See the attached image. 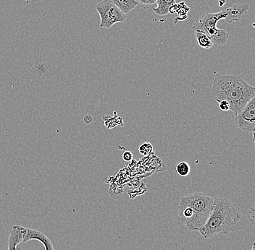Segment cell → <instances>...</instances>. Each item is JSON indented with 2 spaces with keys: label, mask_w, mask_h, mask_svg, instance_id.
I'll use <instances>...</instances> for the list:
<instances>
[{
  "label": "cell",
  "mask_w": 255,
  "mask_h": 250,
  "mask_svg": "<svg viewBox=\"0 0 255 250\" xmlns=\"http://www.w3.org/2000/svg\"><path fill=\"white\" fill-rule=\"evenodd\" d=\"M212 97L217 102L223 100L229 102V111L236 116L255 97V87L247 83L240 76L223 75L213 81Z\"/></svg>",
  "instance_id": "obj_1"
},
{
  "label": "cell",
  "mask_w": 255,
  "mask_h": 250,
  "mask_svg": "<svg viewBox=\"0 0 255 250\" xmlns=\"http://www.w3.org/2000/svg\"><path fill=\"white\" fill-rule=\"evenodd\" d=\"M213 210L206 223L199 232L204 238L209 239L216 235H228L234 232L241 216L233 206L230 200L215 197Z\"/></svg>",
  "instance_id": "obj_2"
},
{
  "label": "cell",
  "mask_w": 255,
  "mask_h": 250,
  "mask_svg": "<svg viewBox=\"0 0 255 250\" xmlns=\"http://www.w3.org/2000/svg\"><path fill=\"white\" fill-rule=\"evenodd\" d=\"M214 199L201 192L183 196L179 200L178 216L181 224L191 231H199L213 210Z\"/></svg>",
  "instance_id": "obj_3"
},
{
  "label": "cell",
  "mask_w": 255,
  "mask_h": 250,
  "mask_svg": "<svg viewBox=\"0 0 255 250\" xmlns=\"http://www.w3.org/2000/svg\"><path fill=\"white\" fill-rule=\"evenodd\" d=\"M96 9L100 17V27L111 28L118 23H124L127 15L119 9L112 0H103L96 5Z\"/></svg>",
  "instance_id": "obj_4"
},
{
  "label": "cell",
  "mask_w": 255,
  "mask_h": 250,
  "mask_svg": "<svg viewBox=\"0 0 255 250\" xmlns=\"http://www.w3.org/2000/svg\"><path fill=\"white\" fill-rule=\"evenodd\" d=\"M234 123L242 131L253 133V142H255V97L252 98L244 109L235 116Z\"/></svg>",
  "instance_id": "obj_5"
},
{
  "label": "cell",
  "mask_w": 255,
  "mask_h": 250,
  "mask_svg": "<svg viewBox=\"0 0 255 250\" xmlns=\"http://www.w3.org/2000/svg\"><path fill=\"white\" fill-rule=\"evenodd\" d=\"M227 16V12L226 10L221 12H207L202 16L200 18L197 19L192 27L193 31H200L205 32L210 29H214L217 28V23L221 20H223Z\"/></svg>",
  "instance_id": "obj_6"
},
{
  "label": "cell",
  "mask_w": 255,
  "mask_h": 250,
  "mask_svg": "<svg viewBox=\"0 0 255 250\" xmlns=\"http://www.w3.org/2000/svg\"><path fill=\"white\" fill-rule=\"evenodd\" d=\"M249 9H250V7L246 3L234 4L232 7L226 9L227 12V16L223 20L227 23L239 21L248 13Z\"/></svg>",
  "instance_id": "obj_7"
},
{
  "label": "cell",
  "mask_w": 255,
  "mask_h": 250,
  "mask_svg": "<svg viewBox=\"0 0 255 250\" xmlns=\"http://www.w3.org/2000/svg\"><path fill=\"white\" fill-rule=\"evenodd\" d=\"M31 240H38L44 247L45 250H54L53 244L52 241L44 235L42 232L39 231L34 230V229H26V233L23 239V243H27Z\"/></svg>",
  "instance_id": "obj_8"
},
{
  "label": "cell",
  "mask_w": 255,
  "mask_h": 250,
  "mask_svg": "<svg viewBox=\"0 0 255 250\" xmlns=\"http://www.w3.org/2000/svg\"><path fill=\"white\" fill-rule=\"evenodd\" d=\"M26 233V228L21 226H13L11 229L8 239V250H19L17 246L20 243H23V239Z\"/></svg>",
  "instance_id": "obj_9"
},
{
  "label": "cell",
  "mask_w": 255,
  "mask_h": 250,
  "mask_svg": "<svg viewBox=\"0 0 255 250\" xmlns=\"http://www.w3.org/2000/svg\"><path fill=\"white\" fill-rule=\"evenodd\" d=\"M155 3H157V7L152 8L154 13L159 16H165L169 14V9L175 4V0H157Z\"/></svg>",
  "instance_id": "obj_10"
},
{
  "label": "cell",
  "mask_w": 255,
  "mask_h": 250,
  "mask_svg": "<svg viewBox=\"0 0 255 250\" xmlns=\"http://www.w3.org/2000/svg\"><path fill=\"white\" fill-rule=\"evenodd\" d=\"M112 1L126 15L129 13L132 9H134L139 4L137 0H112Z\"/></svg>",
  "instance_id": "obj_11"
},
{
  "label": "cell",
  "mask_w": 255,
  "mask_h": 250,
  "mask_svg": "<svg viewBox=\"0 0 255 250\" xmlns=\"http://www.w3.org/2000/svg\"><path fill=\"white\" fill-rule=\"evenodd\" d=\"M189 11V7H187L185 2L175 3V4L172 5L169 9V13L173 14L177 12L178 14V17L176 18H179L180 17H183V18H187V12Z\"/></svg>",
  "instance_id": "obj_12"
},
{
  "label": "cell",
  "mask_w": 255,
  "mask_h": 250,
  "mask_svg": "<svg viewBox=\"0 0 255 250\" xmlns=\"http://www.w3.org/2000/svg\"><path fill=\"white\" fill-rule=\"evenodd\" d=\"M194 32L199 47L205 49H209L213 47V43L205 33L200 31H194Z\"/></svg>",
  "instance_id": "obj_13"
},
{
  "label": "cell",
  "mask_w": 255,
  "mask_h": 250,
  "mask_svg": "<svg viewBox=\"0 0 255 250\" xmlns=\"http://www.w3.org/2000/svg\"><path fill=\"white\" fill-rule=\"evenodd\" d=\"M175 170H176L177 173H178L180 176H181V177H186V176H189V173H190V165L186 162H181L176 165Z\"/></svg>",
  "instance_id": "obj_14"
},
{
  "label": "cell",
  "mask_w": 255,
  "mask_h": 250,
  "mask_svg": "<svg viewBox=\"0 0 255 250\" xmlns=\"http://www.w3.org/2000/svg\"><path fill=\"white\" fill-rule=\"evenodd\" d=\"M152 146H151V143H149V142L143 143V144H141L138 147V151H139L140 154H142L143 156L149 155V154L152 152Z\"/></svg>",
  "instance_id": "obj_15"
},
{
  "label": "cell",
  "mask_w": 255,
  "mask_h": 250,
  "mask_svg": "<svg viewBox=\"0 0 255 250\" xmlns=\"http://www.w3.org/2000/svg\"><path fill=\"white\" fill-rule=\"evenodd\" d=\"M218 103L221 111H228L230 110V103L229 102L223 100V101H218Z\"/></svg>",
  "instance_id": "obj_16"
},
{
  "label": "cell",
  "mask_w": 255,
  "mask_h": 250,
  "mask_svg": "<svg viewBox=\"0 0 255 250\" xmlns=\"http://www.w3.org/2000/svg\"><path fill=\"white\" fill-rule=\"evenodd\" d=\"M133 155L130 151H125L123 154V159L125 162H130L133 159Z\"/></svg>",
  "instance_id": "obj_17"
},
{
  "label": "cell",
  "mask_w": 255,
  "mask_h": 250,
  "mask_svg": "<svg viewBox=\"0 0 255 250\" xmlns=\"http://www.w3.org/2000/svg\"><path fill=\"white\" fill-rule=\"evenodd\" d=\"M255 206L253 205L251 208H250V211H249V215H250V221L252 223L253 225H255Z\"/></svg>",
  "instance_id": "obj_18"
},
{
  "label": "cell",
  "mask_w": 255,
  "mask_h": 250,
  "mask_svg": "<svg viewBox=\"0 0 255 250\" xmlns=\"http://www.w3.org/2000/svg\"><path fill=\"white\" fill-rule=\"evenodd\" d=\"M139 4H146V5H151V4H154L157 1V0H137Z\"/></svg>",
  "instance_id": "obj_19"
},
{
  "label": "cell",
  "mask_w": 255,
  "mask_h": 250,
  "mask_svg": "<svg viewBox=\"0 0 255 250\" xmlns=\"http://www.w3.org/2000/svg\"><path fill=\"white\" fill-rule=\"evenodd\" d=\"M218 4H219L220 7H223V6L226 4V0H219V1H218Z\"/></svg>",
  "instance_id": "obj_20"
},
{
  "label": "cell",
  "mask_w": 255,
  "mask_h": 250,
  "mask_svg": "<svg viewBox=\"0 0 255 250\" xmlns=\"http://www.w3.org/2000/svg\"><path fill=\"white\" fill-rule=\"evenodd\" d=\"M255 250V243H253V248H252V250Z\"/></svg>",
  "instance_id": "obj_21"
}]
</instances>
